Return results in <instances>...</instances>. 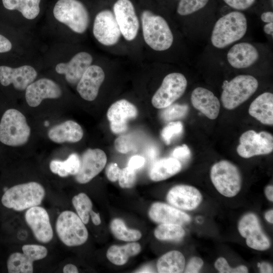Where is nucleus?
Here are the masks:
<instances>
[{
    "instance_id": "nucleus-24",
    "label": "nucleus",
    "mask_w": 273,
    "mask_h": 273,
    "mask_svg": "<svg viewBox=\"0 0 273 273\" xmlns=\"http://www.w3.org/2000/svg\"><path fill=\"white\" fill-rule=\"evenodd\" d=\"M191 101L193 107L210 119H216L219 113L220 102L209 89L198 87L192 92Z\"/></svg>"
},
{
    "instance_id": "nucleus-31",
    "label": "nucleus",
    "mask_w": 273,
    "mask_h": 273,
    "mask_svg": "<svg viewBox=\"0 0 273 273\" xmlns=\"http://www.w3.org/2000/svg\"><path fill=\"white\" fill-rule=\"evenodd\" d=\"M4 7L9 10H17L24 17L32 20L39 13L40 0H2Z\"/></svg>"
},
{
    "instance_id": "nucleus-3",
    "label": "nucleus",
    "mask_w": 273,
    "mask_h": 273,
    "mask_svg": "<svg viewBox=\"0 0 273 273\" xmlns=\"http://www.w3.org/2000/svg\"><path fill=\"white\" fill-rule=\"evenodd\" d=\"M247 30L245 15L239 11H231L216 21L211 34V43L217 49H223L241 39Z\"/></svg>"
},
{
    "instance_id": "nucleus-19",
    "label": "nucleus",
    "mask_w": 273,
    "mask_h": 273,
    "mask_svg": "<svg viewBox=\"0 0 273 273\" xmlns=\"http://www.w3.org/2000/svg\"><path fill=\"white\" fill-rule=\"evenodd\" d=\"M166 200L176 208L191 211L199 206L202 201V196L200 191L193 186L178 185L169 190Z\"/></svg>"
},
{
    "instance_id": "nucleus-44",
    "label": "nucleus",
    "mask_w": 273,
    "mask_h": 273,
    "mask_svg": "<svg viewBox=\"0 0 273 273\" xmlns=\"http://www.w3.org/2000/svg\"><path fill=\"white\" fill-rule=\"evenodd\" d=\"M172 157L178 160L180 163L188 160L191 157V151L186 144L177 146L172 152Z\"/></svg>"
},
{
    "instance_id": "nucleus-21",
    "label": "nucleus",
    "mask_w": 273,
    "mask_h": 273,
    "mask_svg": "<svg viewBox=\"0 0 273 273\" xmlns=\"http://www.w3.org/2000/svg\"><path fill=\"white\" fill-rule=\"evenodd\" d=\"M92 62L90 54L81 52L75 54L69 62L58 64L55 70L58 73L64 75L69 83L74 85L78 83Z\"/></svg>"
},
{
    "instance_id": "nucleus-32",
    "label": "nucleus",
    "mask_w": 273,
    "mask_h": 273,
    "mask_svg": "<svg viewBox=\"0 0 273 273\" xmlns=\"http://www.w3.org/2000/svg\"><path fill=\"white\" fill-rule=\"evenodd\" d=\"M33 262L23 252H13L9 255L7 261L8 272L32 273L34 271Z\"/></svg>"
},
{
    "instance_id": "nucleus-49",
    "label": "nucleus",
    "mask_w": 273,
    "mask_h": 273,
    "mask_svg": "<svg viewBox=\"0 0 273 273\" xmlns=\"http://www.w3.org/2000/svg\"><path fill=\"white\" fill-rule=\"evenodd\" d=\"M257 266L259 268L260 272L261 273H269L273 272L272 266L268 262H258L257 263Z\"/></svg>"
},
{
    "instance_id": "nucleus-10",
    "label": "nucleus",
    "mask_w": 273,
    "mask_h": 273,
    "mask_svg": "<svg viewBox=\"0 0 273 273\" xmlns=\"http://www.w3.org/2000/svg\"><path fill=\"white\" fill-rule=\"evenodd\" d=\"M273 151V136L268 132L249 130L241 134L237 148L239 155L244 158L266 155Z\"/></svg>"
},
{
    "instance_id": "nucleus-39",
    "label": "nucleus",
    "mask_w": 273,
    "mask_h": 273,
    "mask_svg": "<svg viewBox=\"0 0 273 273\" xmlns=\"http://www.w3.org/2000/svg\"><path fill=\"white\" fill-rule=\"evenodd\" d=\"M183 125L179 121H170L162 130L161 135L166 145H169L172 140L181 133Z\"/></svg>"
},
{
    "instance_id": "nucleus-51",
    "label": "nucleus",
    "mask_w": 273,
    "mask_h": 273,
    "mask_svg": "<svg viewBox=\"0 0 273 273\" xmlns=\"http://www.w3.org/2000/svg\"><path fill=\"white\" fill-rule=\"evenodd\" d=\"M64 273H78V269L75 265L68 263L66 264L63 268Z\"/></svg>"
},
{
    "instance_id": "nucleus-27",
    "label": "nucleus",
    "mask_w": 273,
    "mask_h": 273,
    "mask_svg": "<svg viewBox=\"0 0 273 273\" xmlns=\"http://www.w3.org/2000/svg\"><path fill=\"white\" fill-rule=\"evenodd\" d=\"M181 163L173 158H163L155 161L150 171V178L154 181L165 180L179 172Z\"/></svg>"
},
{
    "instance_id": "nucleus-23",
    "label": "nucleus",
    "mask_w": 273,
    "mask_h": 273,
    "mask_svg": "<svg viewBox=\"0 0 273 273\" xmlns=\"http://www.w3.org/2000/svg\"><path fill=\"white\" fill-rule=\"evenodd\" d=\"M259 57V54L256 48L247 42L235 44L226 55L229 64L236 69L248 68L255 64Z\"/></svg>"
},
{
    "instance_id": "nucleus-28",
    "label": "nucleus",
    "mask_w": 273,
    "mask_h": 273,
    "mask_svg": "<svg viewBox=\"0 0 273 273\" xmlns=\"http://www.w3.org/2000/svg\"><path fill=\"white\" fill-rule=\"evenodd\" d=\"M141 251V246L136 242L127 243L124 245H112L107 250L106 256L113 264L123 265L129 257L138 255Z\"/></svg>"
},
{
    "instance_id": "nucleus-16",
    "label": "nucleus",
    "mask_w": 273,
    "mask_h": 273,
    "mask_svg": "<svg viewBox=\"0 0 273 273\" xmlns=\"http://www.w3.org/2000/svg\"><path fill=\"white\" fill-rule=\"evenodd\" d=\"M25 98L32 108L38 107L44 99H57L62 95V90L55 81L42 78L34 81L26 88Z\"/></svg>"
},
{
    "instance_id": "nucleus-58",
    "label": "nucleus",
    "mask_w": 273,
    "mask_h": 273,
    "mask_svg": "<svg viewBox=\"0 0 273 273\" xmlns=\"http://www.w3.org/2000/svg\"><path fill=\"white\" fill-rule=\"evenodd\" d=\"M3 150H4L3 149V148L0 146V154H1V153L2 152Z\"/></svg>"
},
{
    "instance_id": "nucleus-45",
    "label": "nucleus",
    "mask_w": 273,
    "mask_h": 273,
    "mask_svg": "<svg viewBox=\"0 0 273 273\" xmlns=\"http://www.w3.org/2000/svg\"><path fill=\"white\" fill-rule=\"evenodd\" d=\"M203 260L198 257H193L190 259L185 270L186 273H197L203 265Z\"/></svg>"
},
{
    "instance_id": "nucleus-36",
    "label": "nucleus",
    "mask_w": 273,
    "mask_h": 273,
    "mask_svg": "<svg viewBox=\"0 0 273 273\" xmlns=\"http://www.w3.org/2000/svg\"><path fill=\"white\" fill-rule=\"evenodd\" d=\"M210 0H179L177 6V13L187 16L196 13L204 9Z\"/></svg>"
},
{
    "instance_id": "nucleus-25",
    "label": "nucleus",
    "mask_w": 273,
    "mask_h": 273,
    "mask_svg": "<svg viewBox=\"0 0 273 273\" xmlns=\"http://www.w3.org/2000/svg\"><path fill=\"white\" fill-rule=\"evenodd\" d=\"M48 138L54 143H75L83 136L81 126L76 122L68 120L50 128L47 133Z\"/></svg>"
},
{
    "instance_id": "nucleus-40",
    "label": "nucleus",
    "mask_w": 273,
    "mask_h": 273,
    "mask_svg": "<svg viewBox=\"0 0 273 273\" xmlns=\"http://www.w3.org/2000/svg\"><path fill=\"white\" fill-rule=\"evenodd\" d=\"M114 147L117 151L127 154L136 150V145L133 138L128 134L122 135L116 139Z\"/></svg>"
},
{
    "instance_id": "nucleus-50",
    "label": "nucleus",
    "mask_w": 273,
    "mask_h": 273,
    "mask_svg": "<svg viewBox=\"0 0 273 273\" xmlns=\"http://www.w3.org/2000/svg\"><path fill=\"white\" fill-rule=\"evenodd\" d=\"M260 19L264 23L273 22V12L271 11H266L262 12L260 15Z\"/></svg>"
},
{
    "instance_id": "nucleus-46",
    "label": "nucleus",
    "mask_w": 273,
    "mask_h": 273,
    "mask_svg": "<svg viewBox=\"0 0 273 273\" xmlns=\"http://www.w3.org/2000/svg\"><path fill=\"white\" fill-rule=\"evenodd\" d=\"M121 169L115 163H110L106 168L105 173L108 179L115 182L118 179Z\"/></svg>"
},
{
    "instance_id": "nucleus-11",
    "label": "nucleus",
    "mask_w": 273,
    "mask_h": 273,
    "mask_svg": "<svg viewBox=\"0 0 273 273\" xmlns=\"http://www.w3.org/2000/svg\"><path fill=\"white\" fill-rule=\"evenodd\" d=\"M238 229L250 248L264 251L270 247V241L263 232L258 218L254 213L250 212L243 215L239 221Z\"/></svg>"
},
{
    "instance_id": "nucleus-56",
    "label": "nucleus",
    "mask_w": 273,
    "mask_h": 273,
    "mask_svg": "<svg viewBox=\"0 0 273 273\" xmlns=\"http://www.w3.org/2000/svg\"><path fill=\"white\" fill-rule=\"evenodd\" d=\"M264 217L265 219L269 223H273V210L270 209L265 213Z\"/></svg>"
},
{
    "instance_id": "nucleus-9",
    "label": "nucleus",
    "mask_w": 273,
    "mask_h": 273,
    "mask_svg": "<svg viewBox=\"0 0 273 273\" xmlns=\"http://www.w3.org/2000/svg\"><path fill=\"white\" fill-rule=\"evenodd\" d=\"M187 80L181 73L167 74L152 98V104L157 109H164L180 98L187 88Z\"/></svg>"
},
{
    "instance_id": "nucleus-34",
    "label": "nucleus",
    "mask_w": 273,
    "mask_h": 273,
    "mask_svg": "<svg viewBox=\"0 0 273 273\" xmlns=\"http://www.w3.org/2000/svg\"><path fill=\"white\" fill-rule=\"evenodd\" d=\"M154 233L156 238L161 241H178L185 235L181 225L175 223H160Z\"/></svg>"
},
{
    "instance_id": "nucleus-57",
    "label": "nucleus",
    "mask_w": 273,
    "mask_h": 273,
    "mask_svg": "<svg viewBox=\"0 0 273 273\" xmlns=\"http://www.w3.org/2000/svg\"><path fill=\"white\" fill-rule=\"evenodd\" d=\"M152 269H151L150 268V267H145L144 268H143L142 269H140V271L139 272H152Z\"/></svg>"
},
{
    "instance_id": "nucleus-8",
    "label": "nucleus",
    "mask_w": 273,
    "mask_h": 273,
    "mask_svg": "<svg viewBox=\"0 0 273 273\" xmlns=\"http://www.w3.org/2000/svg\"><path fill=\"white\" fill-rule=\"evenodd\" d=\"M53 14L60 22L77 33H83L89 22L88 12L78 0H59L55 4Z\"/></svg>"
},
{
    "instance_id": "nucleus-52",
    "label": "nucleus",
    "mask_w": 273,
    "mask_h": 273,
    "mask_svg": "<svg viewBox=\"0 0 273 273\" xmlns=\"http://www.w3.org/2000/svg\"><path fill=\"white\" fill-rule=\"evenodd\" d=\"M90 217L93 223L96 225H99L101 223L100 216L99 213H96L92 210L90 213Z\"/></svg>"
},
{
    "instance_id": "nucleus-7",
    "label": "nucleus",
    "mask_w": 273,
    "mask_h": 273,
    "mask_svg": "<svg viewBox=\"0 0 273 273\" xmlns=\"http://www.w3.org/2000/svg\"><path fill=\"white\" fill-rule=\"evenodd\" d=\"M210 178L217 191L222 195L231 198L241 190L242 176L238 168L228 160L214 164L210 170Z\"/></svg>"
},
{
    "instance_id": "nucleus-15",
    "label": "nucleus",
    "mask_w": 273,
    "mask_h": 273,
    "mask_svg": "<svg viewBox=\"0 0 273 273\" xmlns=\"http://www.w3.org/2000/svg\"><path fill=\"white\" fill-rule=\"evenodd\" d=\"M114 14L121 34L128 41L133 40L139 29V21L129 0H118L113 6Z\"/></svg>"
},
{
    "instance_id": "nucleus-6",
    "label": "nucleus",
    "mask_w": 273,
    "mask_h": 273,
    "mask_svg": "<svg viewBox=\"0 0 273 273\" xmlns=\"http://www.w3.org/2000/svg\"><path fill=\"white\" fill-rule=\"evenodd\" d=\"M57 235L68 247L82 245L88 239V231L78 215L70 210H65L58 215L56 222Z\"/></svg>"
},
{
    "instance_id": "nucleus-13",
    "label": "nucleus",
    "mask_w": 273,
    "mask_h": 273,
    "mask_svg": "<svg viewBox=\"0 0 273 273\" xmlns=\"http://www.w3.org/2000/svg\"><path fill=\"white\" fill-rule=\"evenodd\" d=\"M107 156L101 149H88L80 157V164L76 181L80 184L89 182L102 171L107 163Z\"/></svg>"
},
{
    "instance_id": "nucleus-12",
    "label": "nucleus",
    "mask_w": 273,
    "mask_h": 273,
    "mask_svg": "<svg viewBox=\"0 0 273 273\" xmlns=\"http://www.w3.org/2000/svg\"><path fill=\"white\" fill-rule=\"evenodd\" d=\"M24 219L38 242L47 244L52 240L53 229L49 214L43 207L36 206L27 209L24 214Z\"/></svg>"
},
{
    "instance_id": "nucleus-33",
    "label": "nucleus",
    "mask_w": 273,
    "mask_h": 273,
    "mask_svg": "<svg viewBox=\"0 0 273 273\" xmlns=\"http://www.w3.org/2000/svg\"><path fill=\"white\" fill-rule=\"evenodd\" d=\"M110 227L113 235L119 240L132 242L142 237V233L139 230L127 228L123 220L120 218L113 219Z\"/></svg>"
},
{
    "instance_id": "nucleus-17",
    "label": "nucleus",
    "mask_w": 273,
    "mask_h": 273,
    "mask_svg": "<svg viewBox=\"0 0 273 273\" xmlns=\"http://www.w3.org/2000/svg\"><path fill=\"white\" fill-rule=\"evenodd\" d=\"M37 76L36 70L29 65L17 68L0 66V85L5 87L12 85L16 90H24Z\"/></svg>"
},
{
    "instance_id": "nucleus-47",
    "label": "nucleus",
    "mask_w": 273,
    "mask_h": 273,
    "mask_svg": "<svg viewBox=\"0 0 273 273\" xmlns=\"http://www.w3.org/2000/svg\"><path fill=\"white\" fill-rule=\"evenodd\" d=\"M145 159L144 157L135 155L132 156L129 160L127 166L134 170L138 169L144 166Z\"/></svg>"
},
{
    "instance_id": "nucleus-37",
    "label": "nucleus",
    "mask_w": 273,
    "mask_h": 273,
    "mask_svg": "<svg viewBox=\"0 0 273 273\" xmlns=\"http://www.w3.org/2000/svg\"><path fill=\"white\" fill-rule=\"evenodd\" d=\"M161 114V118L166 121H173L186 116L188 107L186 105L171 104L164 108Z\"/></svg>"
},
{
    "instance_id": "nucleus-14",
    "label": "nucleus",
    "mask_w": 273,
    "mask_h": 273,
    "mask_svg": "<svg viewBox=\"0 0 273 273\" xmlns=\"http://www.w3.org/2000/svg\"><path fill=\"white\" fill-rule=\"evenodd\" d=\"M93 34L105 46H112L119 40L121 33L114 13L109 10L100 12L96 16Z\"/></svg>"
},
{
    "instance_id": "nucleus-43",
    "label": "nucleus",
    "mask_w": 273,
    "mask_h": 273,
    "mask_svg": "<svg viewBox=\"0 0 273 273\" xmlns=\"http://www.w3.org/2000/svg\"><path fill=\"white\" fill-rule=\"evenodd\" d=\"M257 0H222L231 8L239 11L247 10L253 6Z\"/></svg>"
},
{
    "instance_id": "nucleus-54",
    "label": "nucleus",
    "mask_w": 273,
    "mask_h": 273,
    "mask_svg": "<svg viewBox=\"0 0 273 273\" xmlns=\"http://www.w3.org/2000/svg\"><path fill=\"white\" fill-rule=\"evenodd\" d=\"M263 31L266 34L273 36V22L266 23L263 26Z\"/></svg>"
},
{
    "instance_id": "nucleus-18",
    "label": "nucleus",
    "mask_w": 273,
    "mask_h": 273,
    "mask_svg": "<svg viewBox=\"0 0 273 273\" xmlns=\"http://www.w3.org/2000/svg\"><path fill=\"white\" fill-rule=\"evenodd\" d=\"M138 114L136 107L125 99L113 103L108 109L107 117L110 129L115 134H120L128 129V122L135 119Z\"/></svg>"
},
{
    "instance_id": "nucleus-29",
    "label": "nucleus",
    "mask_w": 273,
    "mask_h": 273,
    "mask_svg": "<svg viewBox=\"0 0 273 273\" xmlns=\"http://www.w3.org/2000/svg\"><path fill=\"white\" fill-rule=\"evenodd\" d=\"M185 264L184 255L178 251L172 250L159 258L157 268L160 273H179L184 270Z\"/></svg>"
},
{
    "instance_id": "nucleus-5",
    "label": "nucleus",
    "mask_w": 273,
    "mask_h": 273,
    "mask_svg": "<svg viewBox=\"0 0 273 273\" xmlns=\"http://www.w3.org/2000/svg\"><path fill=\"white\" fill-rule=\"evenodd\" d=\"M258 81L254 76L248 74L236 76L222 86L221 101L228 110H233L246 101L256 91Z\"/></svg>"
},
{
    "instance_id": "nucleus-22",
    "label": "nucleus",
    "mask_w": 273,
    "mask_h": 273,
    "mask_svg": "<svg viewBox=\"0 0 273 273\" xmlns=\"http://www.w3.org/2000/svg\"><path fill=\"white\" fill-rule=\"evenodd\" d=\"M148 215L153 221L158 223H189L191 217L187 213L172 205L162 202H155L150 207Z\"/></svg>"
},
{
    "instance_id": "nucleus-35",
    "label": "nucleus",
    "mask_w": 273,
    "mask_h": 273,
    "mask_svg": "<svg viewBox=\"0 0 273 273\" xmlns=\"http://www.w3.org/2000/svg\"><path fill=\"white\" fill-rule=\"evenodd\" d=\"M72 203L83 222L85 224L88 223L90 213L93 210V203L89 197L85 193H79L72 198Z\"/></svg>"
},
{
    "instance_id": "nucleus-4",
    "label": "nucleus",
    "mask_w": 273,
    "mask_h": 273,
    "mask_svg": "<svg viewBox=\"0 0 273 273\" xmlns=\"http://www.w3.org/2000/svg\"><path fill=\"white\" fill-rule=\"evenodd\" d=\"M141 20L144 40L151 48L163 51L170 48L173 43V35L163 17L145 10L142 13Z\"/></svg>"
},
{
    "instance_id": "nucleus-48",
    "label": "nucleus",
    "mask_w": 273,
    "mask_h": 273,
    "mask_svg": "<svg viewBox=\"0 0 273 273\" xmlns=\"http://www.w3.org/2000/svg\"><path fill=\"white\" fill-rule=\"evenodd\" d=\"M12 48L11 42L7 38L0 34V53L8 52Z\"/></svg>"
},
{
    "instance_id": "nucleus-26",
    "label": "nucleus",
    "mask_w": 273,
    "mask_h": 273,
    "mask_svg": "<svg viewBox=\"0 0 273 273\" xmlns=\"http://www.w3.org/2000/svg\"><path fill=\"white\" fill-rule=\"evenodd\" d=\"M248 112L249 114L261 123L273 124V94L265 92L259 95L251 103Z\"/></svg>"
},
{
    "instance_id": "nucleus-55",
    "label": "nucleus",
    "mask_w": 273,
    "mask_h": 273,
    "mask_svg": "<svg viewBox=\"0 0 273 273\" xmlns=\"http://www.w3.org/2000/svg\"><path fill=\"white\" fill-rule=\"evenodd\" d=\"M158 154L157 150L155 148H152L148 151V157L150 160H154Z\"/></svg>"
},
{
    "instance_id": "nucleus-1",
    "label": "nucleus",
    "mask_w": 273,
    "mask_h": 273,
    "mask_svg": "<svg viewBox=\"0 0 273 273\" xmlns=\"http://www.w3.org/2000/svg\"><path fill=\"white\" fill-rule=\"evenodd\" d=\"M31 133L26 117L9 104L0 102V146L14 149L26 145Z\"/></svg>"
},
{
    "instance_id": "nucleus-53",
    "label": "nucleus",
    "mask_w": 273,
    "mask_h": 273,
    "mask_svg": "<svg viewBox=\"0 0 273 273\" xmlns=\"http://www.w3.org/2000/svg\"><path fill=\"white\" fill-rule=\"evenodd\" d=\"M264 193L266 198L270 201H273V186L269 185L265 187Z\"/></svg>"
},
{
    "instance_id": "nucleus-30",
    "label": "nucleus",
    "mask_w": 273,
    "mask_h": 273,
    "mask_svg": "<svg viewBox=\"0 0 273 273\" xmlns=\"http://www.w3.org/2000/svg\"><path fill=\"white\" fill-rule=\"evenodd\" d=\"M80 164V157L76 153L70 154L64 160L54 159L51 161L49 167L51 172L61 177L75 176L78 172Z\"/></svg>"
},
{
    "instance_id": "nucleus-20",
    "label": "nucleus",
    "mask_w": 273,
    "mask_h": 273,
    "mask_svg": "<svg viewBox=\"0 0 273 273\" xmlns=\"http://www.w3.org/2000/svg\"><path fill=\"white\" fill-rule=\"evenodd\" d=\"M104 79L102 68L98 65H90L77 83V91L83 99L93 101L97 98Z\"/></svg>"
},
{
    "instance_id": "nucleus-42",
    "label": "nucleus",
    "mask_w": 273,
    "mask_h": 273,
    "mask_svg": "<svg viewBox=\"0 0 273 273\" xmlns=\"http://www.w3.org/2000/svg\"><path fill=\"white\" fill-rule=\"evenodd\" d=\"M215 268L220 273H246L248 272L247 267L241 265L235 268L231 267L226 261L222 257H219L214 263Z\"/></svg>"
},
{
    "instance_id": "nucleus-2",
    "label": "nucleus",
    "mask_w": 273,
    "mask_h": 273,
    "mask_svg": "<svg viewBox=\"0 0 273 273\" xmlns=\"http://www.w3.org/2000/svg\"><path fill=\"white\" fill-rule=\"evenodd\" d=\"M46 193L44 187L37 181L17 184L4 188L1 203L7 208L22 211L39 206Z\"/></svg>"
},
{
    "instance_id": "nucleus-38",
    "label": "nucleus",
    "mask_w": 273,
    "mask_h": 273,
    "mask_svg": "<svg viewBox=\"0 0 273 273\" xmlns=\"http://www.w3.org/2000/svg\"><path fill=\"white\" fill-rule=\"evenodd\" d=\"M22 251L33 262L40 260L46 258L48 255L47 248L39 244H25L22 246Z\"/></svg>"
},
{
    "instance_id": "nucleus-41",
    "label": "nucleus",
    "mask_w": 273,
    "mask_h": 273,
    "mask_svg": "<svg viewBox=\"0 0 273 273\" xmlns=\"http://www.w3.org/2000/svg\"><path fill=\"white\" fill-rule=\"evenodd\" d=\"M136 179L135 170L127 166L121 169L118 183L122 188H130L135 184Z\"/></svg>"
}]
</instances>
